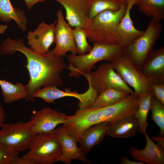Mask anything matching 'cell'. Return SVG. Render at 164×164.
Listing matches in <instances>:
<instances>
[{"mask_svg": "<svg viewBox=\"0 0 164 164\" xmlns=\"http://www.w3.org/2000/svg\"><path fill=\"white\" fill-rule=\"evenodd\" d=\"M19 51L26 56L29 80L26 85L27 101H33V93L42 86H62L63 81L61 74L67 68L62 56L54 54L52 50L45 54L38 53L27 47L21 39L7 38L0 46V55H12Z\"/></svg>", "mask_w": 164, "mask_h": 164, "instance_id": "obj_1", "label": "cell"}, {"mask_svg": "<svg viewBox=\"0 0 164 164\" xmlns=\"http://www.w3.org/2000/svg\"><path fill=\"white\" fill-rule=\"evenodd\" d=\"M124 48L118 43H93L91 50L82 55L73 54L67 55L69 62L67 69L70 72L69 77L77 78L90 73L95 64L102 60L112 62L123 53Z\"/></svg>", "mask_w": 164, "mask_h": 164, "instance_id": "obj_2", "label": "cell"}, {"mask_svg": "<svg viewBox=\"0 0 164 164\" xmlns=\"http://www.w3.org/2000/svg\"><path fill=\"white\" fill-rule=\"evenodd\" d=\"M127 5H122L117 11L102 12L89 19L83 29L89 41L104 44L118 43V26L125 12Z\"/></svg>", "mask_w": 164, "mask_h": 164, "instance_id": "obj_3", "label": "cell"}, {"mask_svg": "<svg viewBox=\"0 0 164 164\" xmlns=\"http://www.w3.org/2000/svg\"><path fill=\"white\" fill-rule=\"evenodd\" d=\"M162 27L161 22L152 17L143 33L124 48L123 54L140 70L159 38Z\"/></svg>", "mask_w": 164, "mask_h": 164, "instance_id": "obj_4", "label": "cell"}, {"mask_svg": "<svg viewBox=\"0 0 164 164\" xmlns=\"http://www.w3.org/2000/svg\"><path fill=\"white\" fill-rule=\"evenodd\" d=\"M29 151L22 157L36 164H53L61 153V147L55 130L37 134Z\"/></svg>", "mask_w": 164, "mask_h": 164, "instance_id": "obj_5", "label": "cell"}, {"mask_svg": "<svg viewBox=\"0 0 164 164\" xmlns=\"http://www.w3.org/2000/svg\"><path fill=\"white\" fill-rule=\"evenodd\" d=\"M36 135L27 122L4 123L0 130V145L19 153L29 150Z\"/></svg>", "mask_w": 164, "mask_h": 164, "instance_id": "obj_6", "label": "cell"}, {"mask_svg": "<svg viewBox=\"0 0 164 164\" xmlns=\"http://www.w3.org/2000/svg\"><path fill=\"white\" fill-rule=\"evenodd\" d=\"M111 63L116 72L139 97L152 92V82L123 53Z\"/></svg>", "mask_w": 164, "mask_h": 164, "instance_id": "obj_7", "label": "cell"}, {"mask_svg": "<svg viewBox=\"0 0 164 164\" xmlns=\"http://www.w3.org/2000/svg\"><path fill=\"white\" fill-rule=\"evenodd\" d=\"M83 76L98 95L110 88L121 89L130 94L134 93L133 90L116 72L111 62L102 63L95 70Z\"/></svg>", "mask_w": 164, "mask_h": 164, "instance_id": "obj_8", "label": "cell"}, {"mask_svg": "<svg viewBox=\"0 0 164 164\" xmlns=\"http://www.w3.org/2000/svg\"><path fill=\"white\" fill-rule=\"evenodd\" d=\"M57 22L54 29L55 46L52 50L55 55L63 57L68 52L72 54L78 53L75 42L72 28L64 18L61 9L56 13Z\"/></svg>", "mask_w": 164, "mask_h": 164, "instance_id": "obj_9", "label": "cell"}, {"mask_svg": "<svg viewBox=\"0 0 164 164\" xmlns=\"http://www.w3.org/2000/svg\"><path fill=\"white\" fill-rule=\"evenodd\" d=\"M66 116L63 112L45 108L32 115L27 123L31 131L37 135L54 130L58 125L63 124Z\"/></svg>", "mask_w": 164, "mask_h": 164, "instance_id": "obj_10", "label": "cell"}, {"mask_svg": "<svg viewBox=\"0 0 164 164\" xmlns=\"http://www.w3.org/2000/svg\"><path fill=\"white\" fill-rule=\"evenodd\" d=\"M61 147V153L56 162L60 161L65 164H70L72 160L76 159L90 164L86 154L77 145V140L72 136L63 126L55 129Z\"/></svg>", "mask_w": 164, "mask_h": 164, "instance_id": "obj_11", "label": "cell"}, {"mask_svg": "<svg viewBox=\"0 0 164 164\" xmlns=\"http://www.w3.org/2000/svg\"><path fill=\"white\" fill-rule=\"evenodd\" d=\"M57 19L49 24L44 22L39 23L33 31H29L27 35L28 44L30 48L40 54H45L54 42V29Z\"/></svg>", "mask_w": 164, "mask_h": 164, "instance_id": "obj_12", "label": "cell"}, {"mask_svg": "<svg viewBox=\"0 0 164 164\" xmlns=\"http://www.w3.org/2000/svg\"><path fill=\"white\" fill-rule=\"evenodd\" d=\"M54 0L64 8L66 19L72 28H84L89 19L87 13L91 0Z\"/></svg>", "mask_w": 164, "mask_h": 164, "instance_id": "obj_13", "label": "cell"}, {"mask_svg": "<svg viewBox=\"0 0 164 164\" xmlns=\"http://www.w3.org/2000/svg\"><path fill=\"white\" fill-rule=\"evenodd\" d=\"M139 98L135 93L114 104L103 107L106 121L111 123L135 114Z\"/></svg>", "mask_w": 164, "mask_h": 164, "instance_id": "obj_14", "label": "cell"}, {"mask_svg": "<svg viewBox=\"0 0 164 164\" xmlns=\"http://www.w3.org/2000/svg\"><path fill=\"white\" fill-rule=\"evenodd\" d=\"M152 83H164V46L153 50L140 69Z\"/></svg>", "mask_w": 164, "mask_h": 164, "instance_id": "obj_15", "label": "cell"}, {"mask_svg": "<svg viewBox=\"0 0 164 164\" xmlns=\"http://www.w3.org/2000/svg\"><path fill=\"white\" fill-rule=\"evenodd\" d=\"M146 145L143 149L140 150L134 146L130 149L131 155L135 160L148 164L164 163V148L156 144L146 132L144 134Z\"/></svg>", "mask_w": 164, "mask_h": 164, "instance_id": "obj_16", "label": "cell"}, {"mask_svg": "<svg viewBox=\"0 0 164 164\" xmlns=\"http://www.w3.org/2000/svg\"><path fill=\"white\" fill-rule=\"evenodd\" d=\"M135 2V0H133L128 3L125 14L118 26V44L124 48L131 43L144 32V30H138L134 27L131 17L130 12Z\"/></svg>", "mask_w": 164, "mask_h": 164, "instance_id": "obj_17", "label": "cell"}, {"mask_svg": "<svg viewBox=\"0 0 164 164\" xmlns=\"http://www.w3.org/2000/svg\"><path fill=\"white\" fill-rule=\"evenodd\" d=\"M108 124L105 121L92 125L85 130L80 135L78 142L86 155L94 146L103 141L106 135Z\"/></svg>", "mask_w": 164, "mask_h": 164, "instance_id": "obj_18", "label": "cell"}, {"mask_svg": "<svg viewBox=\"0 0 164 164\" xmlns=\"http://www.w3.org/2000/svg\"><path fill=\"white\" fill-rule=\"evenodd\" d=\"M138 128V121L134 114L109 123L106 135L116 138H128L135 135Z\"/></svg>", "mask_w": 164, "mask_h": 164, "instance_id": "obj_19", "label": "cell"}, {"mask_svg": "<svg viewBox=\"0 0 164 164\" xmlns=\"http://www.w3.org/2000/svg\"><path fill=\"white\" fill-rule=\"evenodd\" d=\"M0 20L7 23L13 20L21 30L26 29L27 19L24 11L14 8L10 0H0Z\"/></svg>", "mask_w": 164, "mask_h": 164, "instance_id": "obj_20", "label": "cell"}, {"mask_svg": "<svg viewBox=\"0 0 164 164\" xmlns=\"http://www.w3.org/2000/svg\"><path fill=\"white\" fill-rule=\"evenodd\" d=\"M130 94L121 89H107L98 95L94 104L90 108H98L114 104L124 99Z\"/></svg>", "mask_w": 164, "mask_h": 164, "instance_id": "obj_21", "label": "cell"}, {"mask_svg": "<svg viewBox=\"0 0 164 164\" xmlns=\"http://www.w3.org/2000/svg\"><path fill=\"white\" fill-rule=\"evenodd\" d=\"M0 86L4 102L9 104L22 99H25L27 95L25 85L17 82L15 84L11 82L0 79Z\"/></svg>", "mask_w": 164, "mask_h": 164, "instance_id": "obj_22", "label": "cell"}, {"mask_svg": "<svg viewBox=\"0 0 164 164\" xmlns=\"http://www.w3.org/2000/svg\"><path fill=\"white\" fill-rule=\"evenodd\" d=\"M138 11L161 22L164 19V0H135Z\"/></svg>", "mask_w": 164, "mask_h": 164, "instance_id": "obj_23", "label": "cell"}, {"mask_svg": "<svg viewBox=\"0 0 164 164\" xmlns=\"http://www.w3.org/2000/svg\"><path fill=\"white\" fill-rule=\"evenodd\" d=\"M152 97V92L147 93L139 97L138 106L135 115L138 121V130L141 134H144L146 132L149 125L147 122V117L148 113L150 110Z\"/></svg>", "mask_w": 164, "mask_h": 164, "instance_id": "obj_24", "label": "cell"}, {"mask_svg": "<svg viewBox=\"0 0 164 164\" xmlns=\"http://www.w3.org/2000/svg\"><path fill=\"white\" fill-rule=\"evenodd\" d=\"M122 5L116 0H91L88 17L91 19L98 13L106 10H118Z\"/></svg>", "mask_w": 164, "mask_h": 164, "instance_id": "obj_25", "label": "cell"}, {"mask_svg": "<svg viewBox=\"0 0 164 164\" xmlns=\"http://www.w3.org/2000/svg\"><path fill=\"white\" fill-rule=\"evenodd\" d=\"M150 110L152 118L160 129L159 136H164V105L158 100L153 95L151 101Z\"/></svg>", "mask_w": 164, "mask_h": 164, "instance_id": "obj_26", "label": "cell"}, {"mask_svg": "<svg viewBox=\"0 0 164 164\" xmlns=\"http://www.w3.org/2000/svg\"><path fill=\"white\" fill-rule=\"evenodd\" d=\"M73 28V34L78 53L82 55L89 52L92 46L88 43L84 29L79 27Z\"/></svg>", "mask_w": 164, "mask_h": 164, "instance_id": "obj_27", "label": "cell"}, {"mask_svg": "<svg viewBox=\"0 0 164 164\" xmlns=\"http://www.w3.org/2000/svg\"><path fill=\"white\" fill-rule=\"evenodd\" d=\"M19 154L0 145V164H12L14 157Z\"/></svg>", "mask_w": 164, "mask_h": 164, "instance_id": "obj_28", "label": "cell"}, {"mask_svg": "<svg viewBox=\"0 0 164 164\" xmlns=\"http://www.w3.org/2000/svg\"><path fill=\"white\" fill-rule=\"evenodd\" d=\"M151 89L153 96L164 105V83H152Z\"/></svg>", "mask_w": 164, "mask_h": 164, "instance_id": "obj_29", "label": "cell"}, {"mask_svg": "<svg viewBox=\"0 0 164 164\" xmlns=\"http://www.w3.org/2000/svg\"><path fill=\"white\" fill-rule=\"evenodd\" d=\"M12 164H36L35 161L31 159H26L18 155L15 156L13 159Z\"/></svg>", "mask_w": 164, "mask_h": 164, "instance_id": "obj_30", "label": "cell"}, {"mask_svg": "<svg viewBox=\"0 0 164 164\" xmlns=\"http://www.w3.org/2000/svg\"><path fill=\"white\" fill-rule=\"evenodd\" d=\"M121 164H145V163L141 161H136L129 159L126 156L122 157L121 160Z\"/></svg>", "mask_w": 164, "mask_h": 164, "instance_id": "obj_31", "label": "cell"}, {"mask_svg": "<svg viewBox=\"0 0 164 164\" xmlns=\"http://www.w3.org/2000/svg\"><path fill=\"white\" fill-rule=\"evenodd\" d=\"M26 6L29 9H31L36 4L39 2H43L46 0H24Z\"/></svg>", "mask_w": 164, "mask_h": 164, "instance_id": "obj_32", "label": "cell"}, {"mask_svg": "<svg viewBox=\"0 0 164 164\" xmlns=\"http://www.w3.org/2000/svg\"><path fill=\"white\" fill-rule=\"evenodd\" d=\"M153 141H155L157 144L164 148V137L158 135V136H153L152 137Z\"/></svg>", "mask_w": 164, "mask_h": 164, "instance_id": "obj_33", "label": "cell"}, {"mask_svg": "<svg viewBox=\"0 0 164 164\" xmlns=\"http://www.w3.org/2000/svg\"><path fill=\"white\" fill-rule=\"evenodd\" d=\"M5 118V111L0 104V128L4 124Z\"/></svg>", "mask_w": 164, "mask_h": 164, "instance_id": "obj_34", "label": "cell"}, {"mask_svg": "<svg viewBox=\"0 0 164 164\" xmlns=\"http://www.w3.org/2000/svg\"><path fill=\"white\" fill-rule=\"evenodd\" d=\"M7 26L6 25H0V33L3 34L6 30Z\"/></svg>", "mask_w": 164, "mask_h": 164, "instance_id": "obj_35", "label": "cell"}, {"mask_svg": "<svg viewBox=\"0 0 164 164\" xmlns=\"http://www.w3.org/2000/svg\"><path fill=\"white\" fill-rule=\"evenodd\" d=\"M122 5H127L128 3L133 0H116Z\"/></svg>", "mask_w": 164, "mask_h": 164, "instance_id": "obj_36", "label": "cell"}]
</instances>
